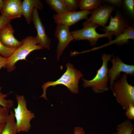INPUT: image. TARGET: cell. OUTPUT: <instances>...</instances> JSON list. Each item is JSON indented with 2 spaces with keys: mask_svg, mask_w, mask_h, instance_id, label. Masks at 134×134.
Returning a JSON list of instances; mask_svg holds the SVG:
<instances>
[{
  "mask_svg": "<svg viewBox=\"0 0 134 134\" xmlns=\"http://www.w3.org/2000/svg\"><path fill=\"white\" fill-rule=\"evenodd\" d=\"M66 71L61 77L55 81H48L42 86L43 93L40 97L47 100L46 97L47 88L50 86L62 85L66 86L72 93L77 94L79 92L78 83L80 79L83 76L80 71L77 70L70 63H67Z\"/></svg>",
  "mask_w": 134,
  "mask_h": 134,
  "instance_id": "6da1fadb",
  "label": "cell"
},
{
  "mask_svg": "<svg viewBox=\"0 0 134 134\" xmlns=\"http://www.w3.org/2000/svg\"><path fill=\"white\" fill-rule=\"evenodd\" d=\"M112 55L103 53L101 56L102 64L97 71V73L92 79L87 80L82 78L84 87H90L96 93H102L108 91V83L109 79L108 74V61L110 60Z\"/></svg>",
  "mask_w": 134,
  "mask_h": 134,
  "instance_id": "7a4b0ae2",
  "label": "cell"
},
{
  "mask_svg": "<svg viewBox=\"0 0 134 134\" xmlns=\"http://www.w3.org/2000/svg\"><path fill=\"white\" fill-rule=\"evenodd\" d=\"M21 41L22 45L17 48L12 54L7 58V62L5 67L8 72L15 69V65L18 61L26 60V57L31 52L43 49L38 45V41L36 36H28Z\"/></svg>",
  "mask_w": 134,
  "mask_h": 134,
  "instance_id": "3957f363",
  "label": "cell"
},
{
  "mask_svg": "<svg viewBox=\"0 0 134 134\" xmlns=\"http://www.w3.org/2000/svg\"><path fill=\"white\" fill-rule=\"evenodd\" d=\"M128 75L123 73L120 79L114 83L111 90L117 102L125 110L134 104V86L128 83Z\"/></svg>",
  "mask_w": 134,
  "mask_h": 134,
  "instance_id": "277c9868",
  "label": "cell"
},
{
  "mask_svg": "<svg viewBox=\"0 0 134 134\" xmlns=\"http://www.w3.org/2000/svg\"><path fill=\"white\" fill-rule=\"evenodd\" d=\"M17 106L14 108V114L18 129V133L28 132L31 129L30 122L35 117L32 111L27 107L26 100L23 95L16 94Z\"/></svg>",
  "mask_w": 134,
  "mask_h": 134,
  "instance_id": "5b68a950",
  "label": "cell"
},
{
  "mask_svg": "<svg viewBox=\"0 0 134 134\" xmlns=\"http://www.w3.org/2000/svg\"><path fill=\"white\" fill-rule=\"evenodd\" d=\"M82 29L70 32L75 41L87 40L90 43L91 46L96 45L99 39L101 37H106L109 41L112 40V36L114 35L112 33H98L96 31V29L99 26L95 23L87 22H84Z\"/></svg>",
  "mask_w": 134,
  "mask_h": 134,
  "instance_id": "8992f818",
  "label": "cell"
},
{
  "mask_svg": "<svg viewBox=\"0 0 134 134\" xmlns=\"http://www.w3.org/2000/svg\"><path fill=\"white\" fill-rule=\"evenodd\" d=\"M111 60L112 66L109 69L108 76L110 88L111 90L114 83L118 80L121 72L133 75L134 74V65L126 64L118 56H112Z\"/></svg>",
  "mask_w": 134,
  "mask_h": 134,
  "instance_id": "52a82bcc",
  "label": "cell"
},
{
  "mask_svg": "<svg viewBox=\"0 0 134 134\" xmlns=\"http://www.w3.org/2000/svg\"><path fill=\"white\" fill-rule=\"evenodd\" d=\"M92 12V11L87 10L74 12L67 11L59 15L54 14L52 17L57 25L62 24L70 27L81 20H86Z\"/></svg>",
  "mask_w": 134,
  "mask_h": 134,
  "instance_id": "ba28073f",
  "label": "cell"
},
{
  "mask_svg": "<svg viewBox=\"0 0 134 134\" xmlns=\"http://www.w3.org/2000/svg\"><path fill=\"white\" fill-rule=\"evenodd\" d=\"M108 25L103 28L105 33H112L116 38L122 34L130 26L127 19L120 11H117L114 16H111Z\"/></svg>",
  "mask_w": 134,
  "mask_h": 134,
  "instance_id": "9c48e42d",
  "label": "cell"
},
{
  "mask_svg": "<svg viewBox=\"0 0 134 134\" xmlns=\"http://www.w3.org/2000/svg\"><path fill=\"white\" fill-rule=\"evenodd\" d=\"M69 28L62 24L57 25L54 35L58 40L56 49L57 60L58 61L65 48L70 42L74 40Z\"/></svg>",
  "mask_w": 134,
  "mask_h": 134,
  "instance_id": "30bf717a",
  "label": "cell"
},
{
  "mask_svg": "<svg viewBox=\"0 0 134 134\" xmlns=\"http://www.w3.org/2000/svg\"><path fill=\"white\" fill-rule=\"evenodd\" d=\"M115 9V7L111 5H101L92 11L91 15L85 21L95 23L103 28L105 26L111 13Z\"/></svg>",
  "mask_w": 134,
  "mask_h": 134,
  "instance_id": "8fae6325",
  "label": "cell"
},
{
  "mask_svg": "<svg viewBox=\"0 0 134 134\" xmlns=\"http://www.w3.org/2000/svg\"><path fill=\"white\" fill-rule=\"evenodd\" d=\"M32 21L36 30V37L38 41V45L43 49L49 50L51 43V40L46 33L37 10L36 8L34 9L33 12Z\"/></svg>",
  "mask_w": 134,
  "mask_h": 134,
  "instance_id": "7c38bea8",
  "label": "cell"
},
{
  "mask_svg": "<svg viewBox=\"0 0 134 134\" xmlns=\"http://www.w3.org/2000/svg\"><path fill=\"white\" fill-rule=\"evenodd\" d=\"M0 12L9 19L11 20L21 17L22 15L21 0H4Z\"/></svg>",
  "mask_w": 134,
  "mask_h": 134,
  "instance_id": "4fadbf2b",
  "label": "cell"
},
{
  "mask_svg": "<svg viewBox=\"0 0 134 134\" xmlns=\"http://www.w3.org/2000/svg\"><path fill=\"white\" fill-rule=\"evenodd\" d=\"M14 32L10 23L0 30V41L5 46L17 48L22 45V41L18 40L14 36Z\"/></svg>",
  "mask_w": 134,
  "mask_h": 134,
  "instance_id": "5bb4252c",
  "label": "cell"
},
{
  "mask_svg": "<svg viewBox=\"0 0 134 134\" xmlns=\"http://www.w3.org/2000/svg\"><path fill=\"white\" fill-rule=\"evenodd\" d=\"M22 15L29 25L32 21V15L34 8L42 10L43 6L39 0H24L22 4Z\"/></svg>",
  "mask_w": 134,
  "mask_h": 134,
  "instance_id": "9a60e30c",
  "label": "cell"
},
{
  "mask_svg": "<svg viewBox=\"0 0 134 134\" xmlns=\"http://www.w3.org/2000/svg\"><path fill=\"white\" fill-rule=\"evenodd\" d=\"M130 39H134V28L133 26H130L121 35L108 43L105 44L101 47H104L112 44H115L117 46L127 44L129 43Z\"/></svg>",
  "mask_w": 134,
  "mask_h": 134,
  "instance_id": "2e32d148",
  "label": "cell"
},
{
  "mask_svg": "<svg viewBox=\"0 0 134 134\" xmlns=\"http://www.w3.org/2000/svg\"><path fill=\"white\" fill-rule=\"evenodd\" d=\"M14 112L10 110L8 119L0 134H16L18 129L15 121Z\"/></svg>",
  "mask_w": 134,
  "mask_h": 134,
  "instance_id": "e0dca14e",
  "label": "cell"
},
{
  "mask_svg": "<svg viewBox=\"0 0 134 134\" xmlns=\"http://www.w3.org/2000/svg\"><path fill=\"white\" fill-rule=\"evenodd\" d=\"M45 1L50 8L59 15L67 11L63 0H45Z\"/></svg>",
  "mask_w": 134,
  "mask_h": 134,
  "instance_id": "ac0fdd59",
  "label": "cell"
},
{
  "mask_svg": "<svg viewBox=\"0 0 134 134\" xmlns=\"http://www.w3.org/2000/svg\"><path fill=\"white\" fill-rule=\"evenodd\" d=\"M102 2L100 0H79V8L81 11L92 10L99 7Z\"/></svg>",
  "mask_w": 134,
  "mask_h": 134,
  "instance_id": "d6986e66",
  "label": "cell"
},
{
  "mask_svg": "<svg viewBox=\"0 0 134 134\" xmlns=\"http://www.w3.org/2000/svg\"><path fill=\"white\" fill-rule=\"evenodd\" d=\"M116 130L117 134H133L134 125L130 119H128L118 125Z\"/></svg>",
  "mask_w": 134,
  "mask_h": 134,
  "instance_id": "ffe728a7",
  "label": "cell"
},
{
  "mask_svg": "<svg viewBox=\"0 0 134 134\" xmlns=\"http://www.w3.org/2000/svg\"><path fill=\"white\" fill-rule=\"evenodd\" d=\"M2 87H0V105L5 108L10 112V109L14 106L13 101L11 100H6V98L8 95L12 93V91L5 94L2 93L1 92Z\"/></svg>",
  "mask_w": 134,
  "mask_h": 134,
  "instance_id": "44dd1931",
  "label": "cell"
},
{
  "mask_svg": "<svg viewBox=\"0 0 134 134\" xmlns=\"http://www.w3.org/2000/svg\"><path fill=\"white\" fill-rule=\"evenodd\" d=\"M122 5L129 15L133 18L134 16V0H125L122 2Z\"/></svg>",
  "mask_w": 134,
  "mask_h": 134,
  "instance_id": "7402d4cb",
  "label": "cell"
},
{
  "mask_svg": "<svg viewBox=\"0 0 134 134\" xmlns=\"http://www.w3.org/2000/svg\"><path fill=\"white\" fill-rule=\"evenodd\" d=\"M67 11L74 12L77 11L79 8L78 0H63Z\"/></svg>",
  "mask_w": 134,
  "mask_h": 134,
  "instance_id": "603a6c76",
  "label": "cell"
},
{
  "mask_svg": "<svg viewBox=\"0 0 134 134\" xmlns=\"http://www.w3.org/2000/svg\"><path fill=\"white\" fill-rule=\"evenodd\" d=\"M17 49L15 48H10L6 47L0 41V54L4 58H9Z\"/></svg>",
  "mask_w": 134,
  "mask_h": 134,
  "instance_id": "cb8c5ba5",
  "label": "cell"
},
{
  "mask_svg": "<svg viewBox=\"0 0 134 134\" xmlns=\"http://www.w3.org/2000/svg\"><path fill=\"white\" fill-rule=\"evenodd\" d=\"M9 112L0 105V124L5 123L8 117Z\"/></svg>",
  "mask_w": 134,
  "mask_h": 134,
  "instance_id": "d4e9b609",
  "label": "cell"
},
{
  "mask_svg": "<svg viewBox=\"0 0 134 134\" xmlns=\"http://www.w3.org/2000/svg\"><path fill=\"white\" fill-rule=\"evenodd\" d=\"M125 115L128 119H134V104L130 105L126 110Z\"/></svg>",
  "mask_w": 134,
  "mask_h": 134,
  "instance_id": "484cf974",
  "label": "cell"
},
{
  "mask_svg": "<svg viewBox=\"0 0 134 134\" xmlns=\"http://www.w3.org/2000/svg\"><path fill=\"white\" fill-rule=\"evenodd\" d=\"M11 21V20L1 15L0 16V30L3 28L7 24L10 23Z\"/></svg>",
  "mask_w": 134,
  "mask_h": 134,
  "instance_id": "4316f807",
  "label": "cell"
},
{
  "mask_svg": "<svg viewBox=\"0 0 134 134\" xmlns=\"http://www.w3.org/2000/svg\"><path fill=\"white\" fill-rule=\"evenodd\" d=\"M103 2L111 5L115 7H120L122 5V0H102Z\"/></svg>",
  "mask_w": 134,
  "mask_h": 134,
  "instance_id": "83f0119b",
  "label": "cell"
},
{
  "mask_svg": "<svg viewBox=\"0 0 134 134\" xmlns=\"http://www.w3.org/2000/svg\"><path fill=\"white\" fill-rule=\"evenodd\" d=\"M73 131L74 134H86L83 128L80 127H75Z\"/></svg>",
  "mask_w": 134,
  "mask_h": 134,
  "instance_id": "f1b7e54d",
  "label": "cell"
},
{
  "mask_svg": "<svg viewBox=\"0 0 134 134\" xmlns=\"http://www.w3.org/2000/svg\"><path fill=\"white\" fill-rule=\"evenodd\" d=\"M7 58L0 55V70L2 67H5L7 62Z\"/></svg>",
  "mask_w": 134,
  "mask_h": 134,
  "instance_id": "f546056e",
  "label": "cell"
},
{
  "mask_svg": "<svg viewBox=\"0 0 134 134\" xmlns=\"http://www.w3.org/2000/svg\"><path fill=\"white\" fill-rule=\"evenodd\" d=\"M3 0H0V12L3 6Z\"/></svg>",
  "mask_w": 134,
  "mask_h": 134,
  "instance_id": "4dcf8cb0",
  "label": "cell"
},
{
  "mask_svg": "<svg viewBox=\"0 0 134 134\" xmlns=\"http://www.w3.org/2000/svg\"><path fill=\"white\" fill-rule=\"evenodd\" d=\"M5 123H3L0 124V134L3 128Z\"/></svg>",
  "mask_w": 134,
  "mask_h": 134,
  "instance_id": "1f68e13d",
  "label": "cell"
},
{
  "mask_svg": "<svg viewBox=\"0 0 134 134\" xmlns=\"http://www.w3.org/2000/svg\"><path fill=\"white\" fill-rule=\"evenodd\" d=\"M113 134H117V132L114 133Z\"/></svg>",
  "mask_w": 134,
  "mask_h": 134,
  "instance_id": "d6a6232c",
  "label": "cell"
}]
</instances>
